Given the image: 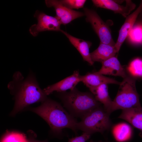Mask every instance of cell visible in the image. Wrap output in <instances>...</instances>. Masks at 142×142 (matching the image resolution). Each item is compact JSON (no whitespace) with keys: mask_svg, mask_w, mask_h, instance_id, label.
Returning <instances> with one entry per match:
<instances>
[{"mask_svg":"<svg viewBox=\"0 0 142 142\" xmlns=\"http://www.w3.org/2000/svg\"><path fill=\"white\" fill-rule=\"evenodd\" d=\"M45 4L48 7H53L55 16L61 24L65 25L75 19L85 16L84 13L69 8L64 6L60 0H46Z\"/></svg>","mask_w":142,"mask_h":142,"instance_id":"ba28073f","label":"cell"},{"mask_svg":"<svg viewBox=\"0 0 142 142\" xmlns=\"http://www.w3.org/2000/svg\"><path fill=\"white\" fill-rule=\"evenodd\" d=\"M1 142H29L26 135L19 132H8L4 135Z\"/></svg>","mask_w":142,"mask_h":142,"instance_id":"ffe728a7","label":"cell"},{"mask_svg":"<svg viewBox=\"0 0 142 142\" xmlns=\"http://www.w3.org/2000/svg\"><path fill=\"white\" fill-rule=\"evenodd\" d=\"M142 12V1L136 9L126 18L119 32V36L114 45L115 49L118 53L120 47L136 22L140 14Z\"/></svg>","mask_w":142,"mask_h":142,"instance_id":"30bf717a","label":"cell"},{"mask_svg":"<svg viewBox=\"0 0 142 142\" xmlns=\"http://www.w3.org/2000/svg\"><path fill=\"white\" fill-rule=\"evenodd\" d=\"M142 131V107H138L122 110L118 117Z\"/></svg>","mask_w":142,"mask_h":142,"instance_id":"9a60e30c","label":"cell"},{"mask_svg":"<svg viewBox=\"0 0 142 142\" xmlns=\"http://www.w3.org/2000/svg\"><path fill=\"white\" fill-rule=\"evenodd\" d=\"M100 69L97 72L103 75H109L121 77L123 78L127 76L126 71L115 56L102 63Z\"/></svg>","mask_w":142,"mask_h":142,"instance_id":"4fadbf2b","label":"cell"},{"mask_svg":"<svg viewBox=\"0 0 142 142\" xmlns=\"http://www.w3.org/2000/svg\"><path fill=\"white\" fill-rule=\"evenodd\" d=\"M80 82L88 88L92 93L99 86L103 84H119L120 82L114 79L105 76L97 72L89 73L80 76Z\"/></svg>","mask_w":142,"mask_h":142,"instance_id":"7c38bea8","label":"cell"},{"mask_svg":"<svg viewBox=\"0 0 142 142\" xmlns=\"http://www.w3.org/2000/svg\"><path fill=\"white\" fill-rule=\"evenodd\" d=\"M34 16L37 19V23L32 25L29 29L30 33L33 37H36L40 32L45 31H61V24L55 16H49L37 10Z\"/></svg>","mask_w":142,"mask_h":142,"instance_id":"52a82bcc","label":"cell"},{"mask_svg":"<svg viewBox=\"0 0 142 142\" xmlns=\"http://www.w3.org/2000/svg\"><path fill=\"white\" fill-rule=\"evenodd\" d=\"M80 76L79 72L75 71L71 75L60 81L48 86L43 89L47 95L56 91L60 93L65 92L69 89L72 90L80 82Z\"/></svg>","mask_w":142,"mask_h":142,"instance_id":"8fae6325","label":"cell"},{"mask_svg":"<svg viewBox=\"0 0 142 142\" xmlns=\"http://www.w3.org/2000/svg\"><path fill=\"white\" fill-rule=\"evenodd\" d=\"M91 93L97 101L103 104L104 109L110 114V110L112 101L109 95L107 84L101 85Z\"/></svg>","mask_w":142,"mask_h":142,"instance_id":"e0dca14e","label":"cell"},{"mask_svg":"<svg viewBox=\"0 0 142 142\" xmlns=\"http://www.w3.org/2000/svg\"><path fill=\"white\" fill-rule=\"evenodd\" d=\"M89 142H95L94 141H93L92 140H90V141Z\"/></svg>","mask_w":142,"mask_h":142,"instance_id":"cb8c5ba5","label":"cell"},{"mask_svg":"<svg viewBox=\"0 0 142 142\" xmlns=\"http://www.w3.org/2000/svg\"><path fill=\"white\" fill-rule=\"evenodd\" d=\"M127 70L131 76L136 79H142V59H135L128 65Z\"/></svg>","mask_w":142,"mask_h":142,"instance_id":"d6986e66","label":"cell"},{"mask_svg":"<svg viewBox=\"0 0 142 142\" xmlns=\"http://www.w3.org/2000/svg\"><path fill=\"white\" fill-rule=\"evenodd\" d=\"M128 37L132 44L142 46V20L136 22Z\"/></svg>","mask_w":142,"mask_h":142,"instance_id":"ac0fdd59","label":"cell"},{"mask_svg":"<svg viewBox=\"0 0 142 142\" xmlns=\"http://www.w3.org/2000/svg\"><path fill=\"white\" fill-rule=\"evenodd\" d=\"M91 135L86 132H83L81 135L69 139L68 142H86L90 138Z\"/></svg>","mask_w":142,"mask_h":142,"instance_id":"7402d4cb","label":"cell"},{"mask_svg":"<svg viewBox=\"0 0 142 142\" xmlns=\"http://www.w3.org/2000/svg\"><path fill=\"white\" fill-rule=\"evenodd\" d=\"M110 114L101 105L89 112L77 124L79 129L90 135L97 132L103 133L111 128Z\"/></svg>","mask_w":142,"mask_h":142,"instance_id":"5b68a950","label":"cell"},{"mask_svg":"<svg viewBox=\"0 0 142 142\" xmlns=\"http://www.w3.org/2000/svg\"><path fill=\"white\" fill-rule=\"evenodd\" d=\"M96 7L111 10L121 14L125 18L135 8L136 5L131 0H126L125 5H121L112 0H92Z\"/></svg>","mask_w":142,"mask_h":142,"instance_id":"9c48e42d","label":"cell"},{"mask_svg":"<svg viewBox=\"0 0 142 142\" xmlns=\"http://www.w3.org/2000/svg\"><path fill=\"white\" fill-rule=\"evenodd\" d=\"M31 110L44 119L54 132L60 134L65 128L77 132L78 122L60 104L55 101L47 99L40 105Z\"/></svg>","mask_w":142,"mask_h":142,"instance_id":"7a4b0ae2","label":"cell"},{"mask_svg":"<svg viewBox=\"0 0 142 142\" xmlns=\"http://www.w3.org/2000/svg\"><path fill=\"white\" fill-rule=\"evenodd\" d=\"M29 138L28 139L29 142H48L46 140H39L36 139V136L32 131H30L28 133Z\"/></svg>","mask_w":142,"mask_h":142,"instance_id":"603a6c76","label":"cell"},{"mask_svg":"<svg viewBox=\"0 0 142 142\" xmlns=\"http://www.w3.org/2000/svg\"><path fill=\"white\" fill-rule=\"evenodd\" d=\"M61 32L68 38L70 43L80 54L83 60L90 65H92L94 62L92 60L89 52V48L92 45V43L89 41L74 37L63 30H62Z\"/></svg>","mask_w":142,"mask_h":142,"instance_id":"5bb4252c","label":"cell"},{"mask_svg":"<svg viewBox=\"0 0 142 142\" xmlns=\"http://www.w3.org/2000/svg\"><path fill=\"white\" fill-rule=\"evenodd\" d=\"M60 1L64 6L72 9L83 8L87 1L86 0H62Z\"/></svg>","mask_w":142,"mask_h":142,"instance_id":"44dd1931","label":"cell"},{"mask_svg":"<svg viewBox=\"0 0 142 142\" xmlns=\"http://www.w3.org/2000/svg\"><path fill=\"white\" fill-rule=\"evenodd\" d=\"M60 98L64 106L73 117L81 118L100 106L91 93L79 91L75 88L69 92L60 93Z\"/></svg>","mask_w":142,"mask_h":142,"instance_id":"3957f363","label":"cell"},{"mask_svg":"<svg viewBox=\"0 0 142 142\" xmlns=\"http://www.w3.org/2000/svg\"><path fill=\"white\" fill-rule=\"evenodd\" d=\"M117 53L114 46L100 43L98 47L93 52L90 53L92 61L102 63L106 60L115 56Z\"/></svg>","mask_w":142,"mask_h":142,"instance_id":"2e32d148","label":"cell"},{"mask_svg":"<svg viewBox=\"0 0 142 142\" xmlns=\"http://www.w3.org/2000/svg\"><path fill=\"white\" fill-rule=\"evenodd\" d=\"M136 79L127 76L120 82L117 94L112 101L110 110L111 113L117 110L141 106L136 88Z\"/></svg>","mask_w":142,"mask_h":142,"instance_id":"277c9868","label":"cell"},{"mask_svg":"<svg viewBox=\"0 0 142 142\" xmlns=\"http://www.w3.org/2000/svg\"><path fill=\"white\" fill-rule=\"evenodd\" d=\"M8 87L15 96V103L12 114H16L32 104L42 102L47 95L39 87L35 75L30 73L24 78L19 72L14 73Z\"/></svg>","mask_w":142,"mask_h":142,"instance_id":"6da1fadb","label":"cell"},{"mask_svg":"<svg viewBox=\"0 0 142 142\" xmlns=\"http://www.w3.org/2000/svg\"><path fill=\"white\" fill-rule=\"evenodd\" d=\"M85 20L89 23L99 37L100 42L114 46L115 43L112 38L108 26L101 19L94 10L83 8Z\"/></svg>","mask_w":142,"mask_h":142,"instance_id":"8992f818","label":"cell"}]
</instances>
